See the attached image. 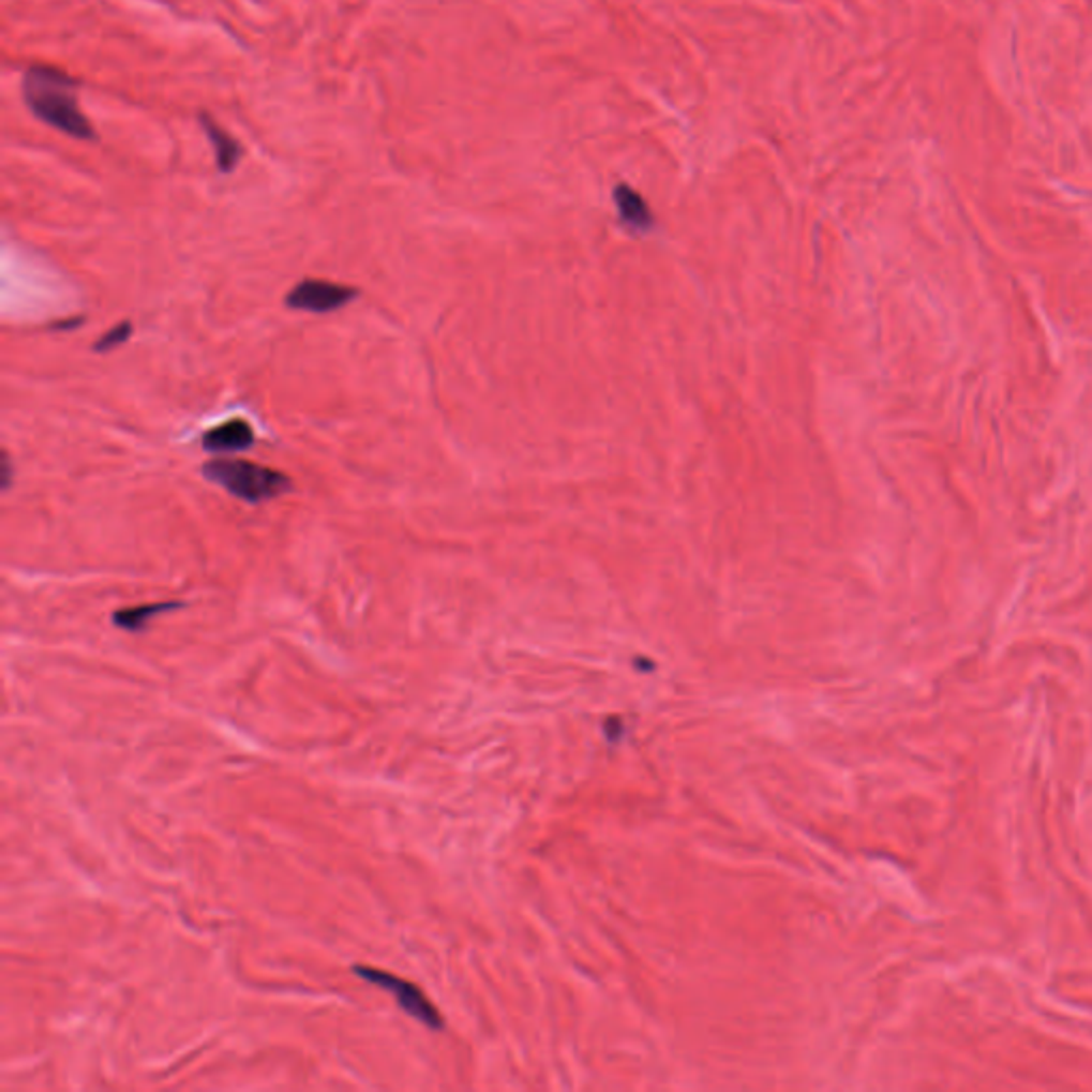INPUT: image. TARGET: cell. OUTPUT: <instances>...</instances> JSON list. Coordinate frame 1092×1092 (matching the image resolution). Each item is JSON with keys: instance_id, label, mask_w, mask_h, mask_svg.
Here are the masks:
<instances>
[{"instance_id": "9", "label": "cell", "mask_w": 1092, "mask_h": 1092, "mask_svg": "<svg viewBox=\"0 0 1092 1092\" xmlns=\"http://www.w3.org/2000/svg\"><path fill=\"white\" fill-rule=\"evenodd\" d=\"M133 338V323L131 320H122L118 325H114L109 331H105L96 342H94V353H111L120 346H124L129 340Z\"/></svg>"}, {"instance_id": "4", "label": "cell", "mask_w": 1092, "mask_h": 1092, "mask_svg": "<svg viewBox=\"0 0 1092 1092\" xmlns=\"http://www.w3.org/2000/svg\"><path fill=\"white\" fill-rule=\"evenodd\" d=\"M359 290L353 286L335 284L329 280H314L305 278L301 280L284 299L286 308L310 312V314H331L342 310L344 305L353 303L357 299Z\"/></svg>"}, {"instance_id": "7", "label": "cell", "mask_w": 1092, "mask_h": 1092, "mask_svg": "<svg viewBox=\"0 0 1092 1092\" xmlns=\"http://www.w3.org/2000/svg\"><path fill=\"white\" fill-rule=\"evenodd\" d=\"M615 204H617L619 216L626 224L641 228V230H645L654 224V216H652L647 201L628 184H619L615 189Z\"/></svg>"}, {"instance_id": "10", "label": "cell", "mask_w": 1092, "mask_h": 1092, "mask_svg": "<svg viewBox=\"0 0 1092 1092\" xmlns=\"http://www.w3.org/2000/svg\"><path fill=\"white\" fill-rule=\"evenodd\" d=\"M11 487V459L9 452L2 454V489L6 491Z\"/></svg>"}, {"instance_id": "1", "label": "cell", "mask_w": 1092, "mask_h": 1092, "mask_svg": "<svg viewBox=\"0 0 1092 1092\" xmlns=\"http://www.w3.org/2000/svg\"><path fill=\"white\" fill-rule=\"evenodd\" d=\"M21 96L32 116L51 129L73 139H94V129L79 109L77 84L64 71L30 66L21 77Z\"/></svg>"}, {"instance_id": "5", "label": "cell", "mask_w": 1092, "mask_h": 1092, "mask_svg": "<svg viewBox=\"0 0 1092 1092\" xmlns=\"http://www.w3.org/2000/svg\"><path fill=\"white\" fill-rule=\"evenodd\" d=\"M254 432L248 421L243 419H230L219 428L206 432L204 436V448L214 454H230V452H243L254 446Z\"/></svg>"}, {"instance_id": "3", "label": "cell", "mask_w": 1092, "mask_h": 1092, "mask_svg": "<svg viewBox=\"0 0 1092 1092\" xmlns=\"http://www.w3.org/2000/svg\"><path fill=\"white\" fill-rule=\"evenodd\" d=\"M355 975L365 979L368 984H374L378 988H383L385 992H389L400 1009L404 1014H408L410 1018H415L417 1022H421L423 1027H428L430 1031H442L444 1029V1018L442 1014L437 1012L436 1005L430 1001V997L413 982L395 975V973H389V971H383V969H376V967H365V964H355L353 967Z\"/></svg>"}, {"instance_id": "8", "label": "cell", "mask_w": 1092, "mask_h": 1092, "mask_svg": "<svg viewBox=\"0 0 1092 1092\" xmlns=\"http://www.w3.org/2000/svg\"><path fill=\"white\" fill-rule=\"evenodd\" d=\"M201 124H204V129H206V133H208V137H210V141H212V146H214V152H216V165H219L220 171H222V174H230V171L237 167L239 156H241V154H239V152H241L239 144H237V141H235V139H233V137H230V135H228L222 126H219V124H216L210 116H201Z\"/></svg>"}, {"instance_id": "6", "label": "cell", "mask_w": 1092, "mask_h": 1092, "mask_svg": "<svg viewBox=\"0 0 1092 1092\" xmlns=\"http://www.w3.org/2000/svg\"><path fill=\"white\" fill-rule=\"evenodd\" d=\"M178 609H184V602H154V604H144V607H133V609H122V611H116L111 615V622L116 628L124 630V632H131V634H137V632H144L150 622L163 613H169V611H178Z\"/></svg>"}, {"instance_id": "2", "label": "cell", "mask_w": 1092, "mask_h": 1092, "mask_svg": "<svg viewBox=\"0 0 1092 1092\" xmlns=\"http://www.w3.org/2000/svg\"><path fill=\"white\" fill-rule=\"evenodd\" d=\"M201 469L208 480L245 504H265L293 489L286 474L243 459H214Z\"/></svg>"}]
</instances>
